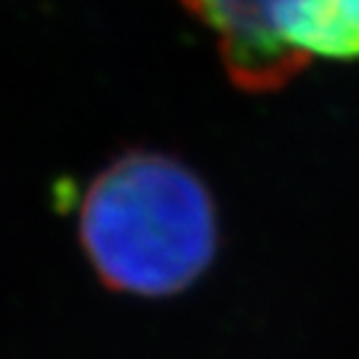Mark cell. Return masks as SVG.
<instances>
[{"instance_id": "3957f363", "label": "cell", "mask_w": 359, "mask_h": 359, "mask_svg": "<svg viewBox=\"0 0 359 359\" xmlns=\"http://www.w3.org/2000/svg\"><path fill=\"white\" fill-rule=\"evenodd\" d=\"M277 35L298 56L359 59V0H277Z\"/></svg>"}, {"instance_id": "6da1fadb", "label": "cell", "mask_w": 359, "mask_h": 359, "mask_svg": "<svg viewBox=\"0 0 359 359\" xmlns=\"http://www.w3.org/2000/svg\"><path fill=\"white\" fill-rule=\"evenodd\" d=\"M80 240L109 290L165 298L213 264L218 218L205 184L165 154L120 157L93 181L80 210Z\"/></svg>"}, {"instance_id": "7a4b0ae2", "label": "cell", "mask_w": 359, "mask_h": 359, "mask_svg": "<svg viewBox=\"0 0 359 359\" xmlns=\"http://www.w3.org/2000/svg\"><path fill=\"white\" fill-rule=\"evenodd\" d=\"M184 6L216 35L224 67L240 88L277 90L309 65L277 35V0H184Z\"/></svg>"}]
</instances>
